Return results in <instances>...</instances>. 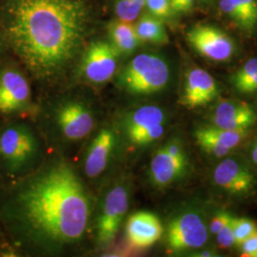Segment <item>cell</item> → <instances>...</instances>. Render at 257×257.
Wrapping results in <instances>:
<instances>
[{
    "label": "cell",
    "instance_id": "ac0fdd59",
    "mask_svg": "<svg viewBox=\"0 0 257 257\" xmlns=\"http://www.w3.org/2000/svg\"><path fill=\"white\" fill-rule=\"evenodd\" d=\"M219 5L241 30L250 33L257 27V0H220Z\"/></svg>",
    "mask_w": 257,
    "mask_h": 257
},
{
    "label": "cell",
    "instance_id": "7a4b0ae2",
    "mask_svg": "<svg viewBox=\"0 0 257 257\" xmlns=\"http://www.w3.org/2000/svg\"><path fill=\"white\" fill-rule=\"evenodd\" d=\"M87 22L82 0H5L0 10L3 41L41 81L58 78L73 63Z\"/></svg>",
    "mask_w": 257,
    "mask_h": 257
},
{
    "label": "cell",
    "instance_id": "d4e9b609",
    "mask_svg": "<svg viewBox=\"0 0 257 257\" xmlns=\"http://www.w3.org/2000/svg\"><path fill=\"white\" fill-rule=\"evenodd\" d=\"M234 221L235 217L233 216L231 220L216 233V242L220 248L228 249L235 246V234H234Z\"/></svg>",
    "mask_w": 257,
    "mask_h": 257
},
{
    "label": "cell",
    "instance_id": "83f0119b",
    "mask_svg": "<svg viewBox=\"0 0 257 257\" xmlns=\"http://www.w3.org/2000/svg\"><path fill=\"white\" fill-rule=\"evenodd\" d=\"M239 248L243 256L257 257V231L243 241Z\"/></svg>",
    "mask_w": 257,
    "mask_h": 257
},
{
    "label": "cell",
    "instance_id": "2e32d148",
    "mask_svg": "<svg viewBox=\"0 0 257 257\" xmlns=\"http://www.w3.org/2000/svg\"><path fill=\"white\" fill-rule=\"evenodd\" d=\"M164 233V227L158 216L151 211H137L131 214L126 223L128 244L137 248L155 245Z\"/></svg>",
    "mask_w": 257,
    "mask_h": 257
},
{
    "label": "cell",
    "instance_id": "f546056e",
    "mask_svg": "<svg viewBox=\"0 0 257 257\" xmlns=\"http://www.w3.org/2000/svg\"><path fill=\"white\" fill-rule=\"evenodd\" d=\"M238 92L241 93H252V92H257V74L249 81L244 84L239 89Z\"/></svg>",
    "mask_w": 257,
    "mask_h": 257
},
{
    "label": "cell",
    "instance_id": "30bf717a",
    "mask_svg": "<svg viewBox=\"0 0 257 257\" xmlns=\"http://www.w3.org/2000/svg\"><path fill=\"white\" fill-rule=\"evenodd\" d=\"M209 238V228L202 214L193 210L176 213L166 230L167 247L172 252L202 248Z\"/></svg>",
    "mask_w": 257,
    "mask_h": 257
},
{
    "label": "cell",
    "instance_id": "484cf974",
    "mask_svg": "<svg viewBox=\"0 0 257 257\" xmlns=\"http://www.w3.org/2000/svg\"><path fill=\"white\" fill-rule=\"evenodd\" d=\"M146 6L150 13L158 19L168 18L173 11L170 0H146Z\"/></svg>",
    "mask_w": 257,
    "mask_h": 257
},
{
    "label": "cell",
    "instance_id": "f1b7e54d",
    "mask_svg": "<svg viewBox=\"0 0 257 257\" xmlns=\"http://www.w3.org/2000/svg\"><path fill=\"white\" fill-rule=\"evenodd\" d=\"M194 0H170L172 10L175 12H188L192 9Z\"/></svg>",
    "mask_w": 257,
    "mask_h": 257
},
{
    "label": "cell",
    "instance_id": "d6a6232c",
    "mask_svg": "<svg viewBox=\"0 0 257 257\" xmlns=\"http://www.w3.org/2000/svg\"><path fill=\"white\" fill-rule=\"evenodd\" d=\"M0 54H1V42H0Z\"/></svg>",
    "mask_w": 257,
    "mask_h": 257
},
{
    "label": "cell",
    "instance_id": "8992f818",
    "mask_svg": "<svg viewBox=\"0 0 257 257\" xmlns=\"http://www.w3.org/2000/svg\"><path fill=\"white\" fill-rule=\"evenodd\" d=\"M131 193L132 185L126 175L117 176L104 188L92 222L98 248H108L114 241L128 211Z\"/></svg>",
    "mask_w": 257,
    "mask_h": 257
},
{
    "label": "cell",
    "instance_id": "5b68a950",
    "mask_svg": "<svg viewBox=\"0 0 257 257\" xmlns=\"http://www.w3.org/2000/svg\"><path fill=\"white\" fill-rule=\"evenodd\" d=\"M89 139L79 172L86 182L99 183L111 175L124 153V146L114 122L99 125Z\"/></svg>",
    "mask_w": 257,
    "mask_h": 257
},
{
    "label": "cell",
    "instance_id": "7402d4cb",
    "mask_svg": "<svg viewBox=\"0 0 257 257\" xmlns=\"http://www.w3.org/2000/svg\"><path fill=\"white\" fill-rule=\"evenodd\" d=\"M146 5V0H116L115 13L118 19L133 22L138 19L142 8Z\"/></svg>",
    "mask_w": 257,
    "mask_h": 257
},
{
    "label": "cell",
    "instance_id": "e0dca14e",
    "mask_svg": "<svg viewBox=\"0 0 257 257\" xmlns=\"http://www.w3.org/2000/svg\"><path fill=\"white\" fill-rule=\"evenodd\" d=\"M211 125L217 128L248 130L255 125L257 113L246 102L226 99L216 104L211 115Z\"/></svg>",
    "mask_w": 257,
    "mask_h": 257
},
{
    "label": "cell",
    "instance_id": "9a60e30c",
    "mask_svg": "<svg viewBox=\"0 0 257 257\" xmlns=\"http://www.w3.org/2000/svg\"><path fill=\"white\" fill-rule=\"evenodd\" d=\"M218 95V87L211 74L201 68H193L185 79L181 104L189 110L204 107Z\"/></svg>",
    "mask_w": 257,
    "mask_h": 257
},
{
    "label": "cell",
    "instance_id": "cb8c5ba5",
    "mask_svg": "<svg viewBox=\"0 0 257 257\" xmlns=\"http://www.w3.org/2000/svg\"><path fill=\"white\" fill-rule=\"evenodd\" d=\"M257 231V226L254 221L248 218H236L234 221V234L235 244L239 246L243 241L248 238Z\"/></svg>",
    "mask_w": 257,
    "mask_h": 257
},
{
    "label": "cell",
    "instance_id": "4dcf8cb0",
    "mask_svg": "<svg viewBox=\"0 0 257 257\" xmlns=\"http://www.w3.org/2000/svg\"><path fill=\"white\" fill-rule=\"evenodd\" d=\"M250 159L254 165H257V138L250 148Z\"/></svg>",
    "mask_w": 257,
    "mask_h": 257
},
{
    "label": "cell",
    "instance_id": "ba28073f",
    "mask_svg": "<svg viewBox=\"0 0 257 257\" xmlns=\"http://www.w3.org/2000/svg\"><path fill=\"white\" fill-rule=\"evenodd\" d=\"M124 151L148 147L164 136L168 123L165 109L157 105H142L128 110L114 122Z\"/></svg>",
    "mask_w": 257,
    "mask_h": 257
},
{
    "label": "cell",
    "instance_id": "52a82bcc",
    "mask_svg": "<svg viewBox=\"0 0 257 257\" xmlns=\"http://www.w3.org/2000/svg\"><path fill=\"white\" fill-rule=\"evenodd\" d=\"M170 79L171 69L165 58L145 53L130 60L118 76V85L132 96H150L164 91Z\"/></svg>",
    "mask_w": 257,
    "mask_h": 257
},
{
    "label": "cell",
    "instance_id": "d6986e66",
    "mask_svg": "<svg viewBox=\"0 0 257 257\" xmlns=\"http://www.w3.org/2000/svg\"><path fill=\"white\" fill-rule=\"evenodd\" d=\"M111 44L119 52L120 55L133 54L140 44L136 26L132 22L115 20L109 26Z\"/></svg>",
    "mask_w": 257,
    "mask_h": 257
},
{
    "label": "cell",
    "instance_id": "603a6c76",
    "mask_svg": "<svg viewBox=\"0 0 257 257\" xmlns=\"http://www.w3.org/2000/svg\"><path fill=\"white\" fill-rule=\"evenodd\" d=\"M257 74V57L249 59L246 64L234 74L232 77V83L235 89H239L246 83L253 78Z\"/></svg>",
    "mask_w": 257,
    "mask_h": 257
},
{
    "label": "cell",
    "instance_id": "44dd1931",
    "mask_svg": "<svg viewBox=\"0 0 257 257\" xmlns=\"http://www.w3.org/2000/svg\"><path fill=\"white\" fill-rule=\"evenodd\" d=\"M136 30L140 41L159 45L169 42V37L163 23L153 15L141 17L136 25Z\"/></svg>",
    "mask_w": 257,
    "mask_h": 257
},
{
    "label": "cell",
    "instance_id": "4fadbf2b",
    "mask_svg": "<svg viewBox=\"0 0 257 257\" xmlns=\"http://www.w3.org/2000/svg\"><path fill=\"white\" fill-rule=\"evenodd\" d=\"M32 108V93L26 76L14 67L1 70L0 113L21 114L30 111Z\"/></svg>",
    "mask_w": 257,
    "mask_h": 257
},
{
    "label": "cell",
    "instance_id": "3957f363",
    "mask_svg": "<svg viewBox=\"0 0 257 257\" xmlns=\"http://www.w3.org/2000/svg\"><path fill=\"white\" fill-rule=\"evenodd\" d=\"M39 117L44 138L65 151L91 138L99 126L101 110L91 97L69 94L42 107Z\"/></svg>",
    "mask_w": 257,
    "mask_h": 257
},
{
    "label": "cell",
    "instance_id": "9c48e42d",
    "mask_svg": "<svg viewBox=\"0 0 257 257\" xmlns=\"http://www.w3.org/2000/svg\"><path fill=\"white\" fill-rule=\"evenodd\" d=\"M190 170V159L181 138L173 137L158 148L151 159L148 171L150 184L164 190L179 183Z\"/></svg>",
    "mask_w": 257,
    "mask_h": 257
},
{
    "label": "cell",
    "instance_id": "277c9868",
    "mask_svg": "<svg viewBox=\"0 0 257 257\" xmlns=\"http://www.w3.org/2000/svg\"><path fill=\"white\" fill-rule=\"evenodd\" d=\"M42 135L27 122L13 121L0 130V171L18 180L45 160Z\"/></svg>",
    "mask_w": 257,
    "mask_h": 257
},
{
    "label": "cell",
    "instance_id": "4316f807",
    "mask_svg": "<svg viewBox=\"0 0 257 257\" xmlns=\"http://www.w3.org/2000/svg\"><path fill=\"white\" fill-rule=\"evenodd\" d=\"M233 216L226 211H221L217 213L212 219L209 225V230L212 234H216L220 231L232 218Z\"/></svg>",
    "mask_w": 257,
    "mask_h": 257
},
{
    "label": "cell",
    "instance_id": "1f68e13d",
    "mask_svg": "<svg viewBox=\"0 0 257 257\" xmlns=\"http://www.w3.org/2000/svg\"><path fill=\"white\" fill-rule=\"evenodd\" d=\"M215 252L212 251V250H203L201 252H198L196 254H194V256H200V257H211V256H216L217 254H214Z\"/></svg>",
    "mask_w": 257,
    "mask_h": 257
},
{
    "label": "cell",
    "instance_id": "7c38bea8",
    "mask_svg": "<svg viewBox=\"0 0 257 257\" xmlns=\"http://www.w3.org/2000/svg\"><path fill=\"white\" fill-rule=\"evenodd\" d=\"M119 52L106 41L91 43L83 55L80 73L83 78L92 85H103L116 74Z\"/></svg>",
    "mask_w": 257,
    "mask_h": 257
},
{
    "label": "cell",
    "instance_id": "5bb4252c",
    "mask_svg": "<svg viewBox=\"0 0 257 257\" xmlns=\"http://www.w3.org/2000/svg\"><path fill=\"white\" fill-rule=\"evenodd\" d=\"M187 40L199 55L210 60L227 61L234 54L235 45L230 36L211 25H197L187 34Z\"/></svg>",
    "mask_w": 257,
    "mask_h": 257
},
{
    "label": "cell",
    "instance_id": "ffe728a7",
    "mask_svg": "<svg viewBox=\"0 0 257 257\" xmlns=\"http://www.w3.org/2000/svg\"><path fill=\"white\" fill-rule=\"evenodd\" d=\"M194 135L211 139L224 147L233 150L247 138L248 130H225L211 125L196 128Z\"/></svg>",
    "mask_w": 257,
    "mask_h": 257
},
{
    "label": "cell",
    "instance_id": "6da1fadb",
    "mask_svg": "<svg viewBox=\"0 0 257 257\" xmlns=\"http://www.w3.org/2000/svg\"><path fill=\"white\" fill-rule=\"evenodd\" d=\"M92 194L79 170L64 156L47 157L0 197V220L18 247L57 256L79 246L90 229Z\"/></svg>",
    "mask_w": 257,
    "mask_h": 257
},
{
    "label": "cell",
    "instance_id": "836d02e7",
    "mask_svg": "<svg viewBox=\"0 0 257 257\" xmlns=\"http://www.w3.org/2000/svg\"><path fill=\"white\" fill-rule=\"evenodd\" d=\"M202 1H205V2H206V1H208V0H202Z\"/></svg>",
    "mask_w": 257,
    "mask_h": 257
},
{
    "label": "cell",
    "instance_id": "8fae6325",
    "mask_svg": "<svg viewBox=\"0 0 257 257\" xmlns=\"http://www.w3.org/2000/svg\"><path fill=\"white\" fill-rule=\"evenodd\" d=\"M214 184L232 196L244 197L255 191L257 176L248 162L239 156L221 161L213 171Z\"/></svg>",
    "mask_w": 257,
    "mask_h": 257
}]
</instances>
